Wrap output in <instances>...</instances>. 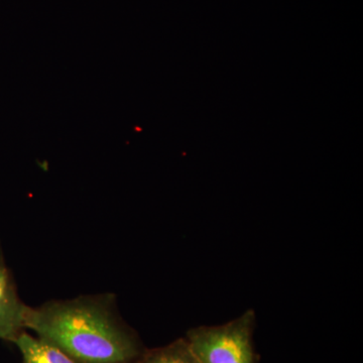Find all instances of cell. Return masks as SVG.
Returning <instances> with one entry per match:
<instances>
[{
    "mask_svg": "<svg viewBox=\"0 0 363 363\" xmlns=\"http://www.w3.org/2000/svg\"><path fill=\"white\" fill-rule=\"evenodd\" d=\"M25 327L77 363H133L145 351L119 316L114 294L52 300L30 307Z\"/></svg>",
    "mask_w": 363,
    "mask_h": 363,
    "instance_id": "obj_1",
    "label": "cell"
},
{
    "mask_svg": "<svg viewBox=\"0 0 363 363\" xmlns=\"http://www.w3.org/2000/svg\"><path fill=\"white\" fill-rule=\"evenodd\" d=\"M252 310L228 323L187 332L186 340L199 363H257L252 345Z\"/></svg>",
    "mask_w": 363,
    "mask_h": 363,
    "instance_id": "obj_2",
    "label": "cell"
},
{
    "mask_svg": "<svg viewBox=\"0 0 363 363\" xmlns=\"http://www.w3.org/2000/svg\"><path fill=\"white\" fill-rule=\"evenodd\" d=\"M30 306L21 301L11 269L0 255V340L13 342L26 330V319Z\"/></svg>",
    "mask_w": 363,
    "mask_h": 363,
    "instance_id": "obj_3",
    "label": "cell"
},
{
    "mask_svg": "<svg viewBox=\"0 0 363 363\" xmlns=\"http://www.w3.org/2000/svg\"><path fill=\"white\" fill-rule=\"evenodd\" d=\"M13 343L21 351L23 363H77L56 346L38 336L33 337L26 330L21 332Z\"/></svg>",
    "mask_w": 363,
    "mask_h": 363,
    "instance_id": "obj_4",
    "label": "cell"
},
{
    "mask_svg": "<svg viewBox=\"0 0 363 363\" xmlns=\"http://www.w3.org/2000/svg\"><path fill=\"white\" fill-rule=\"evenodd\" d=\"M133 363H199L186 338L168 345L143 351Z\"/></svg>",
    "mask_w": 363,
    "mask_h": 363,
    "instance_id": "obj_5",
    "label": "cell"
}]
</instances>
